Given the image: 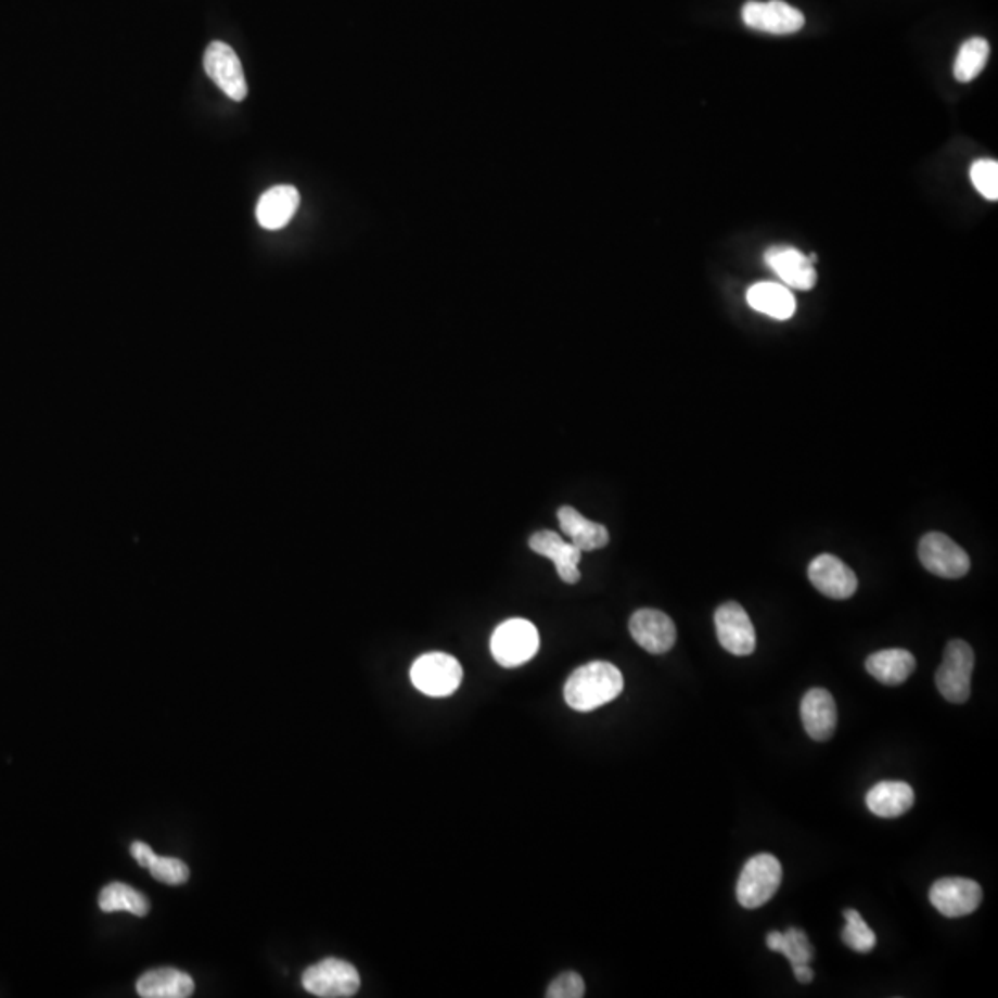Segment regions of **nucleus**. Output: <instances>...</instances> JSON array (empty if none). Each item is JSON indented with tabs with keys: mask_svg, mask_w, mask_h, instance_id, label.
Returning <instances> with one entry per match:
<instances>
[{
	"mask_svg": "<svg viewBox=\"0 0 998 998\" xmlns=\"http://www.w3.org/2000/svg\"><path fill=\"white\" fill-rule=\"evenodd\" d=\"M808 579L819 592L830 599H848L855 596L858 577L845 562L834 555H819L808 566Z\"/></svg>",
	"mask_w": 998,
	"mask_h": 998,
	"instance_id": "14",
	"label": "nucleus"
},
{
	"mask_svg": "<svg viewBox=\"0 0 998 998\" xmlns=\"http://www.w3.org/2000/svg\"><path fill=\"white\" fill-rule=\"evenodd\" d=\"M204 69L215 86L231 100L243 102L248 94L243 65L235 50L222 41H213L204 54Z\"/></svg>",
	"mask_w": 998,
	"mask_h": 998,
	"instance_id": "8",
	"label": "nucleus"
},
{
	"mask_svg": "<svg viewBox=\"0 0 998 998\" xmlns=\"http://www.w3.org/2000/svg\"><path fill=\"white\" fill-rule=\"evenodd\" d=\"M866 669L882 684L898 687L913 674L916 656L906 649H884L869 656L866 661Z\"/></svg>",
	"mask_w": 998,
	"mask_h": 998,
	"instance_id": "20",
	"label": "nucleus"
},
{
	"mask_svg": "<svg viewBox=\"0 0 998 998\" xmlns=\"http://www.w3.org/2000/svg\"><path fill=\"white\" fill-rule=\"evenodd\" d=\"M780 882H782V866L773 855L764 853V855L753 856L743 866L740 879H738V903L747 910L760 908L775 897V893L779 892Z\"/></svg>",
	"mask_w": 998,
	"mask_h": 998,
	"instance_id": "3",
	"label": "nucleus"
},
{
	"mask_svg": "<svg viewBox=\"0 0 998 998\" xmlns=\"http://www.w3.org/2000/svg\"><path fill=\"white\" fill-rule=\"evenodd\" d=\"M718 640L732 655L747 656L755 651L756 632L747 612L740 603H724L714 616Z\"/></svg>",
	"mask_w": 998,
	"mask_h": 998,
	"instance_id": "11",
	"label": "nucleus"
},
{
	"mask_svg": "<svg viewBox=\"0 0 998 998\" xmlns=\"http://www.w3.org/2000/svg\"><path fill=\"white\" fill-rule=\"evenodd\" d=\"M529 548L555 564L556 574L564 583L575 585L580 580L579 562L583 551L572 542H564L553 530H538L529 540Z\"/></svg>",
	"mask_w": 998,
	"mask_h": 998,
	"instance_id": "16",
	"label": "nucleus"
},
{
	"mask_svg": "<svg viewBox=\"0 0 998 998\" xmlns=\"http://www.w3.org/2000/svg\"><path fill=\"white\" fill-rule=\"evenodd\" d=\"M913 801L916 793L910 784L898 780H884L874 784L866 797L869 810L873 811L874 816L886 819L900 818L910 810Z\"/></svg>",
	"mask_w": 998,
	"mask_h": 998,
	"instance_id": "18",
	"label": "nucleus"
},
{
	"mask_svg": "<svg viewBox=\"0 0 998 998\" xmlns=\"http://www.w3.org/2000/svg\"><path fill=\"white\" fill-rule=\"evenodd\" d=\"M624 692V675L611 662H588L570 675L564 699L570 708L592 712Z\"/></svg>",
	"mask_w": 998,
	"mask_h": 998,
	"instance_id": "1",
	"label": "nucleus"
},
{
	"mask_svg": "<svg viewBox=\"0 0 998 998\" xmlns=\"http://www.w3.org/2000/svg\"><path fill=\"white\" fill-rule=\"evenodd\" d=\"M538 648L540 635L529 619H507L494 630L490 638L494 661L503 668H519L537 655Z\"/></svg>",
	"mask_w": 998,
	"mask_h": 998,
	"instance_id": "2",
	"label": "nucleus"
},
{
	"mask_svg": "<svg viewBox=\"0 0 998 998\" xmlns=\"http://www.w3.org/2000/svg\"><path fill=\"white\" fill-rule=\"evenodd\" d=\"M971 180L984 199H998V163L995 159H978L971 167Z\"/></svg>",
	"mask_w": 998,
	"mask_h": 998,
	"instance_id": "28",
	"label": "nucleus"
},
{
	"mask_svg": "<svg viewBox=\"0 0 998 998\" xmlns=\"http://www.w3.org/2000/svg\"><path fill=\"white\" fill-rule=\"evenodd\" d=\"M845 929L842 932V939L847 947L853 948L855 952L868 955L877 945V936L873 930L869 929L868 923L861 919L860 913L856 910H845Z\"/></svg>",
	"mask_w": 998,
	"mask_h": 998,
	"instance_id": "26",
	"label": "nucleus"
},
{
	"mask_svg": "<svg viewBox=\"0 0 998 998\" xmlns=\"http://www.w3.org/2000/svg\"><path fill=\"white\" fill-rule=\"evenodd\" d=\"M919 559L930 574L943 579H960L971 568L965 549L943 533H929L921 538Z\"/></svg>",
	"mask_w": 998,
	"mask_h": 998,
	"instance_id": "7",
	"label": "nucleus"
},
{
	"mask_svg": "<svg viewBox=\"0 0 998 998\" xmlns=\"http://www.w3.org/2000/svg\"><path fill=\"white\" fill-rule=\"evenodd\" d=\"M99 906L100 910L106 911V913L128 911V913H133L138 918H144L150 910L149 898L144 897L143 893L136 892L128 884H123V882L107 884L100 892Z\"/></svg>",
	"mask_w": 998,
	"mask_h": 998,
	"instance_id": "23",
	"label": "nucleus"
},
{
	"mask_svg": "<svg viewBox=\"0 0 998 998\" xmlns=\"http://www.w3.org/2000/svg\"><path fill=\"white\" fill-rule=\"evenodd\" d=\"M461 664L446 653H427L411 666L412 687L430 698H448L461 687Z\"/></svg>",
	"mask_w": 998,
	"mask_h": 998,
	"instance_id": "6",
	"label": "nucleus"
},
{
	"mask_svg": "<svg viewBox=\"0 0 998 998\" xmlns=\"http://www.w3.org/2000/svg\"><path fill=\"white\" fill-rule=\"evenodd\" d=\"M742 20L745 26L753 30L775 34V36H788L795 34L805 26V15L798 12L797 8L790 7L782 0H769V2H745L742 10Z\"/></svg>",
	"mask_w": 998,
	"mask_h": 998,
	"instance_id": "10",
	"label": "nucleus"
},
{
	"mask_svg": "<svg viewBox=\"0 0 998 998\" xmlns=\"http://www.w3.org/2000/svg\"><path fill=\"white\" fill-rule=\"evenodd\" d=\"M793 974H795V980L798 984H810L814 980V971L810 969V963H803V965H793Z\"/></svg>",
	"mask_w": 998,
	"mask_h": 998,
	"instance_id": "31",
	"label": "nucleus"
},
{
	"mask_svg": "<svg viewBox=\"0 0 998 998\" xmlns=\"http://www.w3.org/2000/svg\"><path fill=\"white\" fill-rule=\"evenodd\" d=\"M146 869L154 879L167 886H181L189 880V868L178 858L154 855Z\"/></svg>",
	"mask_w": 998,
	"mask_h": 998,
	"instance_id": "27",
	"label": "nucleus"
},
{
	"mask_svg": "<svg viewBox=\"0 0 998 998\" xmlns=\"http://www.w3.org/2000/svg\"><path fill=\"white\" fill-rule=\"evenodd\" d=\"M556 519H559L564 535L570 537L572 543L580 551H596V549L605 548L611 540L605 525L590 522L579 511H575L574 507H561L556 512Z\"/></svg>",
	"mask_w": 998,
	"mask_h": 998,
	"instance_id": "21",
	"label": "nucleus"
},
{
	"mask_svg": "<svg viewBox=\"0 0 998 998\" xmlns=\"http://www.w3.org/2000/svg\"><path fill=\"white\" fill-rule=\"evenodd\" d=\"M974 669V653L963 640L948 642L943 662L936 674V687L948 703L963 705L971 695V677Z\"/></svg>",
	"mask_w": 998,
	"mask_h": 998,
	"instance_id": "4",
	"label": "nucleus"
},
{
	"mask_svg": "<svg viewBox=\"0 0 998 998\" xmlns=\"http://www.w3.org/2000/svg\"><path fill=\"white\" fill-rule=\"evenodd\" d=\"M801 718L806 734L816 742H827L834 737L837 725V708L832 693L823 688H811L801 703Z\"/></svg>",
	"mask_w": 998,
	"mask_h": 998,
	"instance_id": "15",
	"label": "nucleus"
},
{
	"mask_svg": "<svg viewBox=\"0 0 998 998\" xmlns=\"http://www.w3.org/2000/svg\"><path fill=\"white\" fill-rule=\"evenodd\" d=\"M747 304L755 311L764 312L775 320L792 319L797 307L792 291L771 281H762L748 289Z\"/></svg>",
	"mask_w": 998,
	"mask_h": 998,
	"instance_id": "22",
	"label": "nucleus"
},
{
	"mask_svg": "<svg viewBox=\"0 0 998 998\" xmlns=\"http://www.w3.org/2000/svg\"><path fill=\"white\" fill-rule=\"evenodd\" d=\"M987 60H989V43H987L986 39H969V41L961 44L960 52L956 56V80L963 81V84L974 80L986 67Z\"/></svg>",
	"mask_w": 998,
	"mask_h": 998,
	"instance_id": "25",
	"label": "nucleus"
},
{
	"mask_svg": "<svg viewBox=\"0 0 998 998\" xmlns=\"http://www.w3.org/2000/svg\"><path fill=\"white\" fill-rule=\"evenodd\" d=\"M299 206V194L293 185H276L261 194L257 202L256 219L265 230H281L293 220Z\"/></svg>",
	"mask_w": 998,
	"mask_h": 998,
	"instance_id": "17",
	"label": "nucleus"
},
{
	"mask_svg": "<svg viewBox=\"0 0 998 998\" xmlns=\"http://www.w3.org/2000/svg\"><path fill=\"white\" fill-rule=\"evenodd\" d=\"M630 637L651 655L668 653L677 642V629L668 614L655 609H640L630 616Z\"/></svg>",
	"mask_w": 998,
	"mask_h": 998,
	"instance_id": "12",
	"label": "nucleus"
},
{
	"mask_svg": "<svg viewBox=\"0 0 998 998\" xmlns=\"http://www.w3.org/2000/svg\"><path fill=\"white\" fill-rule=\"evenodd\" d=\"M130 850H131V856H133V858H136V861H138L139 866H141V868H144V869L149 868L150 860H152V858H154V855H156V853L152 850V847H150V845H146V843H143V842L133 843V845H131Z\"/></svg>",
	"mask_w": 998,
	"mask_h": 998,
	"instance_id": "30",
	"label": "nucleus"
},
{
	"mask_svg": "<svg viewBox=\"0 0 998 998\" xmlns=\"http://www.w3.org/2000/svg\"><path fill=\"white\" fill-rule=\"evenodd\" d=\"M766 942H768L769 950L786 956L788 961L792 963V968L793 965L810 963L814 960V947H811L808 936L801 929H788L786 932L773 930V932H769Z\"/></svg>",
	"mask_w": 998,
	"mask_h": 998,
	"instance_id": "24",
	"label": "nucleus"
},
{
	"mask_svg": "<svg viewBox=\"0 0 998 998\" xmlns=\"http://www.w3.org/2000/svg\"><path fill=\"white\" fill-rule=\"evenodd\" d=\"M766 265L784 281V285L798 291H810L818 283V274L814 269V263L818 257H806L803 252H798L793 246H771L766 252Z\"/></svg>",
	"mask_w": 998,
	"mask_h": 998,
	"instance_id": "13",
	"label": "nucleus"
},
{
	"mask_svg": "<svg viewBox=\"0 0 998 998\" xmlns=\"http://www.w3.org/2000/svg\"><path fill=\"white\" fill-rule=\"evenodd\" d=\"M302 986L315 997H354L361 987V976L348 961L325 958L307 969L302 976Z\"/></svg>",
	"mask_w": 998,
	"mask_h": 998,
	"instance_id": "5",
	"label": "nucleus"
},
{
	"mask_svg": "<svg viewBox=\"0 0 998 998\" xmlns=\"http://www.w3.org/2000/svg\"><path fill=\"white\" fill-rule=\"evenodd\" d=\"M930 903L945 918H965L969 913L978 910L982 905V887L978 882L961 877L937 880L930 887Z\"/></svg>",
	"mask_w": 998,
	"mask_h": 998,
	"instance_id": "9",
	"label": "nucleus"
},
{
	"mask_svg": "<svg viewBox=\"0 0 998 998\" xmlns=\"http://www.w3.org/2000/svg\"><path fill=\"white\" fill-rule=\"evenodd\" d=\"M585 991H587L585 980L580 978V974L570 971V973L559 974V976L549 984L546 997L580 998L585 997Z\"/></svg>",
	"mask_w": 998,
	"mask_h": 998,
	"instance_id": "29",
	"label": "nucleus"
},
{
	"mask_svg": "<svg viewBox=\"0 0 998 998\" xmlns=\"http://www.w3.org/2000/svg\"><path fill=\"white\" fill-rule=\"evenodd\" d=\"M136 987L144 998H185L193 995L194 982L183 971L162 968L144 973Z\"/></svg>",
	"mask_w": 998,
	"mask_h": 998,
	"instance_id": "19",
	"label": "nucleus"
}]
</instances>
